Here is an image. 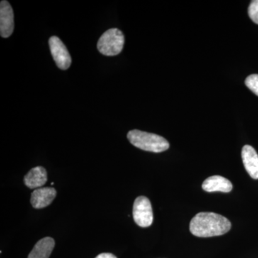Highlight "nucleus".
I'll use <instances>...</instances> for the list:
<instances>
[{
    "label": "nucleus",
    "mask_w": 258,
    "mask_h": 258,
    "mask_svg": "<svg viewBox=\"0 0 258 258\" xmlns=\"http://www.w3.org/2000/svg\"><path fill=\"white\" fill-rule=\"evenodd\" d=\"M56 196V190L52 187L35 189L31 195V204L35 209H41L50 205Z\"/></svg>",
    "instance_id": "nucleus-8"
},
{
    "label": "nucleus",
    "mask_w": 258,
    "mask_h": 258,
    "mask_svg": "<svg viewBox=\"0 0 258 258\" xmlns=\"http://www.w3.org/2000/svg\"><path fill=\"white\" fill-rule=\"evenodd\" d=\"M245 85L250 91L258 96V75L252 74L245 80Z\"/></svg>",
    "instance_id": "nucleus-12"
},
{
    "label": "nucleus",
    "mask_w": 258,
    "mask_h": 258,
    "mask_svg": "<svg viewBox=\"0 0 258 258\" xmlns=\"http://www.w3.org/2000/svg\"><path fill=\"white\" fill-rule=\"evenodd\" d=\"M55 247L52 237H45L37 242L29 254L28 258H49Z\"/></svg>",
    "instance_id": "nucleus-11"
},
{
    "label": "nucleus",
    "mask_w": 258,
    "mask_h": 258,
    "mask_svg": "<svg viewBox=\"0 0 258 258\" xmlns=\"http://www.w3.org/2000/svg\"><path fill=\"white\" fill-rule=\"evenodd\" d=\"M14 13L13 8L8 1L0 3V34L7 38L13 34L14 30Z\"/></svg>",
    "instance_id": "nucleus-6"
},
{
    "label": "nucleus",
    "mask_w": 258,
    "mask_h": 258,
    "mask_svg": "<svg viewBox=\"0 0 258 258\" xmlns=\"http://www.w3.org/2000/svg\"><path fill=\"white\" fill-rule=\"evenodd\" d=\"M134 221L141 227H148L152 225L154 216L152 205L149 199L141 196L136 199L134 204Z\"/></svg>",
    "instance_id": "nucleus-4"
},
{
    "label": "nucleus",
    "mask_w": 258,
    "mask_h": 258,
    "mask_svg": "<svg viewBox=\"0 0 258 258\" xmlns=\"http://www.w3.org/2000/svg\"><path fill=\"white\" fill-rule=\"evenodd\" d=\"M50 52L57 67L61 70H67L71 66L72 60L67 47L59 37H51L49 40Z\"/></svg>",
    "instance_id": "nucleus-5"
},
{
    "label": "nucleus",
    "mask_w": 258,
    "mask_h": 258,
    "mask_svg": "<svg viewBox=\"0 0 258 258\" xmlns=\"http://www.w3.org/2000/svg\"><path fill=\"white\" fill-rule=\"evenodd\" d=\"M242 159L244 166L249 175L254 179H258V154L251 146L242 148Z\"/></svg>",
    "instance_id": "nucleus-7"
},
{
    "label": "nucleus",
    "mask_w": 258,
    "mask_h": 258,
    "mask_svg": "<svg viewBox=\"0 0 258 258\" xmlns=\"http://www.w3.org/2000/svg\"><path fill=\"white\" fill-rule=\"evenodd\" d=\"M125 38L123 32L117 28L107 30L100 37L97 48L106 56H115L121 52L124 46Z\"/></svg>",
    "instance_id": "nucleus-3"
},
{
    "label": "nucleus",
    "mask_w": 258,
    "mask_h": 258,
    "mask_svg": "<svg viewBox=\"0 0 258 258\" xmlns=\"http://www.w3.org/2000/svg\"><path fill=\"white\" fill-rule=\"evenodd\" d=\"M248 15L251 20L258 25V0L251 2L248 8Z\"/></svg>",
    "instance_id": "nucleus-13"
},
{
    "label": "nucleus",
    "mask_w": 258,
    "mask_h": 258,
    "mask_svg": "<svg viewBox=\"0 0 258 258\" xmlns=\"http://www.w3.org/2000/svg\"><path fill=\"white\" fill-rule=\"evenodd\" d=\"M230 229L229 220L214 212H200L193 217L189 224L191 233L200 237L225 235Z\"/></svg>",
    "instance_id": "nucleus-1"
},
{
    "label": "nucleus",
    "mask_w": 258,
    "mask_h": 258,
    "mask_svg": "<svg viewBox=\"0 0 258 258\" xmlns=\"http://www.w3.org/2000/svg\"><path fill=\"white\" fill-rule=\"evenodd\" d=\"M233 186L230 180L222 176H212L205 180L203 184V189L208 192L228 193L232 191Z\"/></svg>",
    "instance_id": "nucleus-9"
},
{
    "label": "nucleus",
    "mask_w": 258,
    "mask_h": 258,
    "mask_svg": "<svg viewBox=\"0 0 258 258\" xmlns=\"http://www.w3.org/2000/svg\"><path fill=\"white\" fill-rule=\"evenodd\" d=\"M127 137L134 147L147 152L160 153L167 150L169 148L167 140L157 134L134 129L128 132Z\"/></svg>",
    "instance_id": "nucleus-2"
},
{
    "label": "nucleus",
    "mask_w": 258,
    "mask_h": 258,
    "mask_svg": "<svg viewBox=\"0 0 258 258\" xmlns=\"http://www.w3.org/2000/svg\"><path fill=\"white\" fill-rule=\"evenodd\" d=\"M47 171L42 166H37L29 171L25 176L24 181L30 189L40 187L46 183Z\"/></svg>",
    "instance_id": "nucleus-10"
},
{
    "label": "nucleus",
    "mask_w": 258,
    "mask_h": 258,
    "mask_svg": "<svg viewBox=\"0 0 258 258\" xmlns=\"http://www.w3.org/2000/svg\"><path fill=\"white\" fill-rule=\"evenodd\" d=\"M95 258H117L114 254L111 253H101L98 254L96 257Z\"/></svg>",
    "instance_id": "nucleus-14"
}]
</instances>
